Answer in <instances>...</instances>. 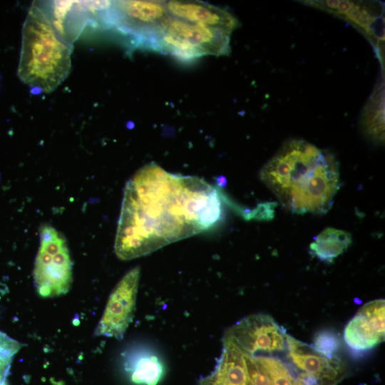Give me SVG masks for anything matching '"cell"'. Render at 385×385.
<instances>
[{"label": "cell", "mask_w": 385, "mask_h": 385, "mask_svg": "<svg viewBox=\"0 0 385 385\" xmlns=\"http://www.w3.org/2000/svg\"><path fill=\"white\" fill-rule=\"evenodd\" d=\"M284 329L270 315L256 314L239 320L225 333L222 339L234 344L245 355L272 354L286 349Z\"/></svg>", "instance_id": "6"}, {"label": "cell", "mask_w": 385, "mask_h": 385, "mask_svg": "<svg viewBox=\"0 0 385 385\" xmlns=\"http://www.w3.org/2000/svg\"><path fill=\"white\" fill-rule=\"evenodd\" d=\"M286 344L288 357L298 369L314 375L326 385H337L342 380L344 367L337 357H327L288 334Z\"/></svg>", "instance_id": "10"}, {"label": "cell", "mask_w": 385, "mask_h": 385, "mask_svg": "<svg viewBox=\"0 0 385 385\" xmlns=\"http://www.w3.org/2000/svg\"><path fill=\"white\" fill-rule=\"evenodd\" d=\"M125 369L130 380L138 385H157L165 371L160 358L146 350L130 356L125 363Z\"/></svg>", "instance_id": "14"}, {"label": "cell", "mask_w": 385, "mask_h": 385, "mask_svg": "<svg viewBox=\"0 0 385 385\" xmlns=\"http://www.w3.org/2000/svg\"><path fill=\"white\" fill-rule=\"evenodd\" d=\"M222 212L217 190L203 179L146 164L124 188L115 255L122 260L148 255L209 229Z\"/></svg>", "instance_id": "1"}, {"label": "cell", "mask_w": 385, "mask_h": 385, "mask_svg": "<svg viewBox=\"0 0 385 385\" xmlns=\"http://www.w3.org/2000/svg\"><path fill=\"white\" fill-rule=\"evenodd\" d=\"M165 6L172 17L230 34L240 25L238 19L226 9L201 1H169Z\"/></svg>", "instance_id": "12"}, {"label": "cell", "mask_w": 385, "mask_h": 385, "mask_svg": "<svg viewBox=\"0 0 385 385\" xmlns=\"http://www.w3.org/2000/svg\"><path fill=\"white\" fill-rule=\"evenodd\" d=\"M384 299L369 302L348 322L344 339L351 349L365 351L384 341Z\"/></svg>", "instance_id": "9"}, {"label": "cell", "mask_w": 385, "mask_h": 385, "mask_svg": "<svg viewBox=\"0 0 385 385\" xmlns=\"http://www.w3.org/2000/svg\"><path fill=\"white\" fill-rule=\"evenodd\" d=\"M244 356L247 374L246 385H272L267 373L255 358L252 356Z\"/></svg>", "instance_id": "21"}, {"label": "cell", "mask_w": 385, "mask_h": 385, "mask_svg": "<svg viewBox=\"0 0 385 385\" xmlns=\"http://www.w3.org/2000/svg\"><path fill=\"white\" fill-rule=\"evenodd\" d=\"M73 45L58 33L41 2H34L22 28L18 75L36 93H50L68 76Z\"/></svg>", "instance_id": "3"}, {"label": "cell", "mask_w": 385, "mask_h": 385, "mask_svg": "<svg viewBox=\"0 0 385 385\" xmlns=\"http://www.w3.org/2000/svg\"><path fill=\"white\" fill-rule=\"evenodd\" d=\"M22 345L0 331V385H8L7 376L13 358Z\"/></svg>", "instance_id": "19"}, {"label": "cell", "mask_w": 385, "mask_h": 385, "mask_svg": "<svg viewBox=\"0 0 385 385\" xmlns=\"http://www.w3.org/2000/svg\"><path fill=\"white\" fill-rule=\"evenodd\" d=\"M170 17L165 3L157 1H105L98 12L99 26L113 29L136 46L147 48Z\"/></svg>", "instance_id": "4"}, {"label": "cell", "mask_w": 385, "mask_h": 385, "mask_svg": "<svg viewBox=\"0 0 385 385\" xmlns=\"http://www.w3.org/2000/svg\"><path fill=\"white\" fill-rule=\"evenodd\" d=\"M40 245L33 278L39 296L56 297L66 294L72 283V262L63 235L49 224L39 227Z\"/></svg>", "instance_id": "5"}, {"label": "cell", "mask_w": 385, "mask_h": 385, "mask_svg": "<svg viewBox=\"0 0 385 385\" xmlns=\"http://www.w3.org/2000/svg\"><path fill=\"white\" fill-rule=\"evenodd\" d=\"M252 356L265 371L272 385H302L281 359L269 355Z\"/></svg>", "instance_id": "16"}, {"label": "cell", "mask_w": 385, "mask_h": 385, "mask_svg": "<svg viewBox=\"0 0 385 385\" xmlns=\"http://www.w3.org/2000/svg\"><path fill=\"white\" fill-rule=\"evenodd\" d=\"M139 279L140 267H135L115 285L95 329L96 336L123 338L133 317Z\"/></svg>", "instance_id": "7"}, {"label": "cell", "mask_w": 385, "mask_h": 385, "mask_svg": "<svg viewBox=\"0 0 385 385\" xmlns=\"http://www.w3.org/2000/svg\"><path fill=\"white\" fill-rule=\"evenodd\" d=\"M343 16L349 21L363 29L370 36L384 40V38L376 33V24L379 21H384L382 16H379L378 14H372L371 9H367L365 4L351 1L349 9Z\"/></svg>", "instance_id": "17"}, {"label": "cell", "mask_w": 385, "mask_h": 385, "mask_svg": "<svg viewBox=\"0 0 385 385\" xmlns=\"http://www.w3.org/2000/svg\"><path fill=\"white\" fill-rule=\"evenodd\" d=\"M164 31L183 40L202 56L227 55L230 52V34L225 31L170 17Z\"/></svg>", "instance_id": "11"}, {"label": "cell", "mask_w": 385, "mask_h": 385, "mask_svg": "<svg viewBox=\"0 0 385 385\" xmlns=\"http://www.w3.org/2000/svg\"><path fill=\"white\" fill-rule=\"evenodd\" d=\"M221 355L212 371L197 385H246L247 366L244 354L231 342L222 339Z\"/></svg>", "instance_id": "13"}, {"label": "cell", "mask_w": 385, "mask_h": 385, "mask_svg": "<svg viewBox=\"0 0 385 385\" xmlns=\"http://www.w3.org/2000/svg\"><path fill=\"white\" fill-rule=\"evenodd\" d=\"M376 92L366 108L364 124L368 134L375 139L381 140L384 135V96H381L382 90L380 94H378V89Z\"/></svg>", "instance_id": "18"}, {"label": "cell", "mask_w": 385, "mask_h": 385, "mask_svg": "<svg viewBox=\"0 0 385 385\" xmlns=\"http://www.w3.org/2000/svg\"><path fill=\"white\" fill-rule=\"evenodd\" d=\"M41 3L56 30L71 44L86 26L98 25V10L102 1Z\"/></svg>", "instance_id": "8"}, {"label": "cell", "mask_w": 385, "mask_h": 385, "mask_svg": "<svg viewBox=\"0 0 385 385\" xmlns=\"http://www.w3.org/2000/svg\"><path fill=\"white\" fill-rule=\"evenodd\" d=\"M351 243L350 233L327 227L315 237L309 248L311 252L320 260L332 262L336 257L347 250Z\"/></svg>", "instance_id": "15"}, {"label": "cell", "mask_w": 385, "mask_h": 385, "mask_svg": "<svg viewBox=\"0 0 385 385\" xmlns=\"http://www.w3.org/2000/svg\"><path fill=\"white\" fill-rule=\"evenodd\" d=\"M313 347L327 357H335L334 354L339 348V337L331 330L319 331L314 337Z\"/></svg>", "instance_id": "20"}, {"label": "cell", "mask_w": 385, "mask_h": 385, "mask_svg": "<svg viewBox=\"0 0 385 385\" xmlns=\"http://www.w3.org/2000/svg\"><path fill=\"white\" fill-rule=\"evenodd\" d=\"M260 175L281 204L297 214L326 212L339 187L333 155L304 140L286 142Z\"/></svg>", "instance_id": "2"}]
</instances>
